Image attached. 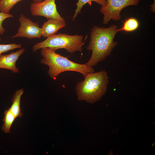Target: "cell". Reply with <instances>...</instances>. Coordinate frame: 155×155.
<instances>
[{
	"mask_svg": "<svg viewBox=\"0 0 155 155\" xmlns=\"http://www.w3.org/2000/svg\"><path fill=\"white\" fill-rule=\"evenodd\" d=\"M117 26L112 25L107 28L95 26L91 29L90 40L87 47L91 51V56L85 63L88 66L93 67L104 60L111 54L117 42L114 39Z\"/></svg>",
	"mask_w": 155,
	"mask_h": 155,
	"instance_id": "6da1fadb",
	"label": "cell"
},
{
	"mask_svg": "<svg viewBox=\"0 0 155 155\" xmlns=\"http://www.w3.org/2000/svg\"><path fill=\"white\" fill-rule=\"evenodd\" d=\"M75 87L78 98L93 104L100 100L106 92L109 83L108 73L102 70L89 73Z\"/></svg>",
	"mask_w": 155,
	"mask_h": 155,
	"instance_id": "7a4b0ae2",
	"label": "cell"
},
{
	"mask_svg": "<svg viewBox=\"0 0 155 155\" xmlns=\"http://www.w3.org/2000/svg\"><path fill=\"white\" fill-rule=\"evenodd\" d=\"M41 49V55L43 58L40 60V63L49 67L48 74L54 80H55L61 73L65 71L78 72L84 77L88 73L94 72L93 67L88 66L85 63L74 62L47 48Z\"/></svg>",
	"mask_w": 155,
	"mask_h": 155,
	"instance_id": "3957f363",
	"label": "cell"
},
{
	"mask_svg": "<svg viewBox=\"0 0 155 155\" xmlns=\"http://www.w3.org/2000/svg\"><path fill=\"white\" fill-rule=\"evenodd\" d=\"M83 35H70L66 34H55L47 38L44 41L38 42L32 48L33 53L37 50L47 48L55 51L61 49H65L68 53H73L79 51L81 52L84 44Z\"/></svg>",
	"mask_w": 155,
	"mask_h": 155,
	"instance_id": "277c9868",
	"label": "cell"
},
{
	"mask_svg": "<svg viewBox=\"0 0 155 155\" xmlns=\"http://www.w3.org/2000/svg\"><path fill=\"white\" fill-rule=\"evenodd\" d=\"M107 3L100 9V12L103 15V22L107 24L111 20H120L121 18L120 13L125 7L131 5H137L140 0H106Z\"/></svg>",
	"mask_w": 155,
	"mask_h": 155,
	"instance_id": "5b68a950",
	"label": "cell"
},
{
	"mask_svg": "<svg viewBox=\"0 0 155 155\" xmlns=\"http://www.w3.org/2000/svg\"><path fill=\"white\" fill-rule=\"evenodd\" d=\"M55 0H44L38 3H31L30 6L31 13L33 16H42L48 19L52 18L65 22L57 11Z\"/></svg>",
	"mask_w": 155,
	"mask_h": 155,
	"instance_id": "8992f818",
	"label": "cell"
},
{
	"mask_svg": "<svg viewBox=\"0 0 155 155\" xmlns=\"http://www.w3.org/2000/svg\"><path fill=\"white\" fill-rule=\"evenodd\" d=\"M20 26L17 33L12 37V38L17 37H24L29 39L40 38L42 36L41 28L37 22H34L21 13L18 20Z\"/></svg>",
	"mask_w": 155,
	"mask_h": 155,
	"instance_id": "52a82bcc",
	"label": "cell"
},
{
	"mask_svg": "<svg viewBox=\"0 0 155 155\" xmlns=\"http://www.w3.org/2000/svg\"><path fill=\"white\" fill-rule=\"evenodd\" d=\"M25 51V49L22 48L8 54L0 55V68L10 70L13 73H18L19 69L16 67V63Z\"/></svg>",
	"mask_w": 155,
	"mask_h": 155,
	"instance_id": "ba28073f",
	"label": "cell"
},
{
	"mask_svg": "<svg viewBox=\"0 0 155 155\" xmlns=\"http://www.w3.org/2000/svg\"><path fill=\"white\" fill-rule=\"evenodd\" d=\"M65 26V22L54 18H49L44 22L41 28L42 36L46 38L52 36Z\"/></svg>",
	"mask_w": 155,
	"mask_h": 155,
	"instance_id": "9c48e42d",
	"label": "cell"
},
{
	"mask_svg": "<svg viewBox=\"0 0 155 155\" xmlns=\"http://www.w3.org/2000/svg\"><path fill=\"white\" fill-rule=\"evenodd\" d=\"M23 93V88L17 90L12 98V104L9 108L16 118L21 117L23 115L20 107V102L21 97Z\"/></svg>",
	"mask_w": 155,
	"mask_h": 155,
	"instance_id": "30bf717a",
	"label": "cell"
},
{
	"mask_svg": "<svg viewBox=\"0 0 155 155\" xmlns=\"http://www.w3.org/2000/svg\"><path fill=\"white\" fill-rule=\"evenodd\" d=\"M139 26V22L136 19L130 18L125 20L122 27L117 29L116 33L123 31L129 32L133 31L137 29Z\"/></svg>",
	"mask_w": 155,
	"mask_h": 155,
	"instance_id": "8fae6325",
	"label": "cell"
},
{
	"mask_svg": "<svg viewBox=\"0 0 155 155\" xmlns=\"http://www.w3.org/2000/svg\"><path fill=\"white\" fill-rule=\"evenodd\" d=\"M16 118L9 108L5 110L3 120V123L2 128L3 131L6 133L11 132V128Z\"/></svg>",
	"mask_w": 155,
	"mask_h": 155,
	"instance_id": "7c38bea8",
	"label": "cell"
},
{
	"mask_svg": "<svg viewBox=\"0 0 155 155\" xmlns=\"http://www.w3.org/2000/svg\"><path fill=\"white\" fill-rule=\"evenodd\" d=\"M92 1L96 2L101 6H104L107 3L106 0H78L76 4L77 8L73 16L72 20H74L78 13H80L82 8L86 4H88L91 5Z\"/></svg>",
	"mask_w": 155,
	"mask_h": 155,
	"instance_id": "4fadbf2b",
	"label": "cell"
},
{
	"mask_svg": "<svg viewBox=\"0 0 155 155\" xmlns=\"http://www.w3.org/2000/svg\"><path fill=\"white\" fill-rule=\"evenodd\" d=\"M23 0H0V11L9 13L10 10L16 3Z\"/></svg>",
	"mask_w": 155,
	"mask_h": 155,
	"instance_id": "5bb4252c",
	"label": "cell"
},
{
	"mask_svg": "<svg viewBox=\"0 0 155 155\" xmlns=\"http://www.w3.org/2000/svg\"><path fill=\"white\" fill-rule=\"evenodd\" d=\"M22 44H17L15 43L7 44H0V55L9 51L22 47Z\"/></svg>",
	"mask_w": 155,
	"mask_h": 155,
	"instance_id": "9a60e30c",
	"label": "cell"
},
{
	"mask_svg": "<svg viewBox=\"0 0 155 155\" xmlns=\"http://www.w3.org/2000/svg\"><path fill=\"white\" fill-rule=\"evenodd\" d=\"M13 17V15L9 13L0 12V34L1 35H3L5 31V28L2 26V23L7 18Z\"/></svg>",
	"mask_w": 155,
	"mask_h": 155,
	"instance_id": "2e32d148",
	"label": "cell"
},
{
	"mask_svg": "<svg viewBox=\"0 0 155 155\" xmlns=\"http://www.w3.org/2000/svg\"><path fill=\"white\" fill-rule=\"evenodd\" d=\"M34 3H37L41 2L44 0H32Z\"/></svg>",
	"mask_w": 155,
	"mask_h": 155,
	"instance_id": "e0dca14e",
	"label": "cell"
},
{
	"mask_svg": "<svg viewBox=\"0 0 155 155\" xmlns=\"http://www.w3.org/2000/svg\"><path fill=\"white\" fill-rule=\"evenodd\" d=\"M1 38H0V42L1 41Z\"/></svg>",
	"mask_w": 155,
	"mask_h": 155,
	"instance_id": "ac0fdd59",
	"label": "cell"
}]
</instances>
